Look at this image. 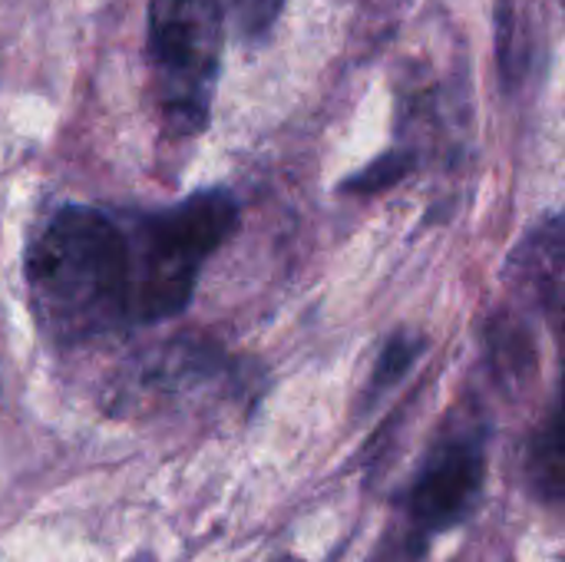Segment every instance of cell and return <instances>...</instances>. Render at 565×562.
I'll use <instances>...</instances> for the list:
<instances>
[{
    "label": "cell",
    "instance_id": "ba28073f",
    "mask_svg": "<svg viewBox=\"0 0 565 562\" xmlns=\"http://www.w3.org/2000/svg\"><path fill=\"white\" fill-rule=\"evenodd\" d=\"M407 169H411V159H407V156H401V152H391V156L377 159L374 166H367L364 172H358V176L348 182V189H358V192H374V189H384V185L397 182V179H401Z\"/></svg>",
    "mask_w": 565,
    "mask_h": 562
},
{
    "label": "cell",
    "instance_id": "3957f363",
    "mask_svg": "<svg viewBox=\"0 0 565 562\" xmlns=\"http://www.w3.org/2000/svg\"><path fill=\"white\" fill-rule=\"evenodd\" d=\"M146 50L169 129L175 136L202 132L222 63V13L215 0H152Z\"/></svg>",
    "mask_w": 565,
    "mask_h": 562
},
{
    "label": "cell",
    "instance_id": "8fae6325",
    "mask_svg": "<svg viewBox=\"0 0 565 562\" xmlns=\"http://www.w3.org/2000/svg\"><path fill=\"white\" fill-rule=\"evenodd\" d=\"M559 417H563V424H565V397H563V407H559Z\"/></svg>",
    "mask_w": 565,
    "mask_h": 562
},
{
    "label": "cell",
    "instance_id": "277c9868",
    "mask_svg": "<svg viewBox=\"0 0 565 562\" xmlns=\"http://www.w3.org/2000/svg\"><path fill=\"white\" fill-rule=\"evenodd\" d=\"M487 474L490 424L477 407H457L437 431L407 487V540L424 550L430 540L467 523L487 494Z\"/></svg>",
    "mask_w": 565,
    "mask_h": 562
},
{
    "label": "cell",
    "instance_id": "7a4b0ae2",
    "mask_svg": "<svg viewBox=\"0 0 565 562\" xmlns=\"http://www.w3.org/2000/svg\"><path fill=\"white\" fill-rule=\"evenodd\" d=\"M238 202L225 189L195 192L146 215L129 238L136 321H166L189 308L202 265L235 235Z\"/></svg>",
    "mask_w": 565,
    "mask_h": 562
},
{
    "label": "cell",
    "instance_id": "8992f818",
    "mask_svg": "<svg viewBox=\"0 0 565 562\" xmlns=\"http://www.w3.org/2000/svg\"><path fill=\"white\" fill-rule=\"evenodd\" d=\"M215 354L209 344H189V341H172L142 358L132 374L126 371L122 378V401H142L156 394H179L212 374Z\"/></svg>",
    "mask_w": 565,
    "mask_h": 562
},
{
    "label": "cell",
    "instance_id": "30bf717a",
    "mask_svg": "<svg viewBox=\"0 0 565 562\" xmlns=\"http://www.w3.org/2000/svg\"><path fill=\"white\" fill-rule=\"evenodd\" d=\"M275 562H301V560H295V556H281V560H275Z\"/></svg>",
    "mask_w": 565,
    "mask_h": 562
},
{
    "label": "cell",
    "instance_id": "6da1fadb",
    "mask_svg": "<svg viewBox=\"0 0 565 562\" xmlns=\"http://www.w3.org/2000/svg\"><path fill=\"white\" fill-rule=\"evenodd\" d=\"M26 288L43 331L63 344L136 321L129 235L96 209H60L26 252Z\"/></svg>",
    "mask_w": 565,
    "mask_h": 562
},
{
    "label": "cell",
    "instance_id": "9c48e42d",
    "mask_svg": "<svg viewBox=\"0 0 565 562\" xmlns=\"http://www.w3.org/2000/svg\"><path fill=\"white\" fill-rule=\"evenodd\" d=\"M285 0H235L238 26L245 36H265Z\"/></svg>",
    "mask_w": 565,
    "mask_h": 562
},
{
    "label": "cell",
    "instance_id": "52a82bcc",
    "mask_svg": "<svg viewBox=\"0 0 565 562\" xmlns=\"http://www.w3.org/2000/svg\"><path fill=\"white\" fill-rule=\"evenodd\" d=\"M424 354V338L414 335V331H397L384 341L381 354H377V364L371 371V384H367V401H374L377 394H384L387 388H394L414 364L417 358Z\"/></svg>",
    "mask_w": 565,
    "mask_h": 562
},
{
    "label": "cell",
    "instance_id": "5b68a950",
    "mask_svg": "<svg viewBox=\"0 0 565 562\" xmlns=\"http://www.w3.org/2000/svg\"><path fill=\"white\" fill-rule=\"evenodd\" d=\"M516 285L536 301L565 344V212L543 219L510 258Z\"/></svg>",
    "mask_w": 565,
    "mask_h": 562
}]
</instances>
